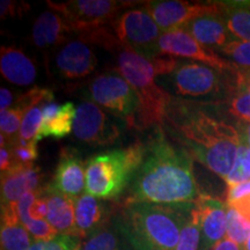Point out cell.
<instances>
[{"instance_id":"cell-1","label":"cell","mask_w":250,"mask_h":250,"mask_svg":"<svg viewBox=\"0 0 250 250\" xmlns=\"http://www.w3.org/2000/svg\"><path fill=\"white\" fill-rule=\"evenodd\" d=\"M162 130L177 146L226 181L241 144L236 124L218 116L214 104L171 96Z\"/></svg>"},{"instance_id":"cell-2","label":"cell","mask_w":250,"mask_h":250,"mask_svg":"<svg viewBox=\"0 0 250 250\" xmlns=\"http://www.w3.org/2000/svg\"><path fill=\"white\" fill-rule=\"evenodd\" d=\"M198 197L192 158L158 127L146 144L145 159L130 184L125 204H183Z\"/></svg>"},{"instance_id":"cell-3","label":"cell","mask_w":250,"mask_h":250,"mask_svg":"<svg viewBox=\"0 0 250 250\" xmlns=\"http://www.w3.org/2000/svg\"><path fill=\"white\" fill-rule=\"evenodd\" d=\"M193 204H125L112 223L133 250H176Z\"/></svg>"},{"instance_id":"cell-4","label":"cell","mask_w":250,"mask_h":250,"mask_svg":"<svg viewBox=\"0 0 250 250\" xmlns=\"http://www.w3.org/2000/svg\"><path fill=\"white\" fill-rule=\"evenodd\" d=\"M242 73L217 70L198 62L180 59L170 74L159 77L156 83L174 98L205 104L221 105L240 89Z\"/></svg>"},{"instance_id":"cell-5","label":"cell","mask_w":250,"mask_h":250,"mask_svg":"<svg viewBox=\"0 0 250 250\" xmlns=\"http://www.w3.org/2000/svg\"><path fill=\"white\" fill-rule=\"evenodd\" d=\"M146 155V144L95 154L86 162V192L99 199L116 198L132 182Z\"/></svg>"},{"instance_id":"cell-6","label":"cell","mask_w":250,"mask_h":250,"mask_svg":"<svg viewBox=\"0 0 250 250\" xmlns=\"http://www.w3.org/2000/svg\"><path fill=\"white\" fill-rule=\"evenodd\" d=\"M51 11L65 19L71 33L78 35L99 28L111 26L118 14L142 1H115V0H71L66 2L46 1Z\"/></svg>"},{"instance_id":"cell-7","label":"cell","mask_w":250,"mask_h":250,"mask_svg":"<svg viewBox=\"0 0 250 250\" xmlns=\"http://www.w3.org/2000/svg\"><path fill=\"white\" fill-rule=\"evenodd\" d=\"M89 101L136 129L140 101L136 90L117 72L102 73L89 83Z\"/></svg>"},{"instance_id":"cell-8","label":"cell","mask_w":250,"mask_h":250,"mask_svg":"<svg viewBox=\"0 0 250 250\" xmlns=\"http://www.w3.org/2000/svg\"><path fill=\"white\" fill-rule=\"evenodd\" d=\"M111 28L118 41L147 59L159 56L161 30L145 6L122 12L112 21Z\"/></svg>"},{"instance_id":"cell-9","label":"cell","mask_w":250,"mask_h":250,"mask_svg":"<svg viewBox=\"0 0 250 250\" xmlns=\"http://www.w3.org/2000/svg\"><path fill=\"white\" fill-rule=\"evenodd\" d=\"M73 136L88 146L103 147L121 142L122 127L109 112L88 100L78 105Z\"/></svg>"},{"instance_id":"cell-10","label":"cell","mask_w":250,"mask_h":250,"mask_svg":"<svg viewBox=\"0 0 250 250\" xmlns=\"http://www.w3.org/2000/svg\"><path fill=\"white\" fill-rule=\"evenodd\" d=\"M159 56H170L181 59H193L217 70L239 72L240 70L217 52L199 44L184 28L162 33L159 40Z\"/></svg>"},{"instance_id":"cell-11","label":"cell","mask_w":250,"mask_h":250,"mask_svg":"<svg viewBox=\"0 0 250 250\" xmlns=\"http://www.w3.org/2000/svg\"><path fill=\"white\" fill-rule=\"evenodd\" d=\"M146 9L154 19L161 33L183 28L193 19L206 13L220 11L219 2L208 4H192L183 0H161V1H145Z\"/></svg>"},{"instance_id":"cell-12","label":"cell","mask_w":250,"mask_h":250,"mask_svg":"<svg viewBox=\"0 0 250 250\" xmlns=\"http://www.w3.org/2000/svg\"><path fill=\"white\" fill-rule=\"evenodd\" d=\"M56 71L62 80L78 81L89 77L98 66L92 46L78 39L64 43L55 57Z\"/></svg>"},{"instance_id":"cell-13","label":"cell","mask_w":250,"mask_h":250,"mask_svg":"<svg viewBox=\"0 0 250 250\" xmlns=\"http://www.w3.org/2000/svg\"><path fill=\"white\" fill-rule=\"evenodd\" d=\"M201 226L199 250H212L227 233V205L208 195L201 193L195 201Z\"/></svg>"},{"instance_id":"cell-14","label":"cell","mask_w":250,"mask_h":250,"mask_svg":"<svg viewBox=\"0 0 250 250\" xmlns=\"http://www.w3.org/2000/svg\"><path fill=\"white\" fill-rule=\"evenodd\" d=\"M50 184L57 191L73 199L83 195L86 190V164L76 148H62L54 179Z\"/></svg>"},{"instance_id":"cell-15","label":"cell","mask_w":250,"mask_h":250,"mask_svg":"<svg viewBox=\"0 0 250 250\" xmlns=\"http://www.w3.org/2000/svg\"><path fill=\"white\" fill-rule=\"evenodd\" d=\"M183 28L199 44L214 52H218L234 40L221 15V8L218 12L193 19Z\"/></svg>"},{"instance_id":"cell-16","label":"cell","mask_w":250,"mask_h":250,"mask_svg":"<svg viewBox=\"0 0 250 250\" xmlns=\"http://www.w3.org/2000/svg\"><path fill=\"white\" fill-rule=\"evenodd\" d=\"M116 72L132 86L136 93L154 86L158 78L152 59L143 57L127 48L118 51Z\"/></svg>"},{"instance_id":"cell-17","label":"cell","mask_w":250,"mask_h":250,"mask_svg":"<svg viewBox=\"0 0 250 250\" xmlns=\"http://www.w3.org/2000/svg\"><path fill=\"white\" fill-rule=\"evenodd\" d=\"M42 174L35 166H12L1 173V206L18 202L24 193L37 191Z\"/></svg>"},{"instance_id":"cell-18","label":"cell","mask_w":250,"mask_h":250,"mask_svg":"<svg viewBox=\"0 0 250 250\" xmlns=\"http://www.w3.org/2000/svg\"><path fill=\"white\" fill-rule=\"evenodd\" d=\"M48 199L46 221L62 235H76V199L46 184L42 188Z\"/></svg>"},{"instance_id":"cell-19","label":"cell","mask_w":250,"mask_h":250,"mask_svg":"<svg viewBox=\"0 0 250 250\" xmlns=\"http://www.w3.org/2000/svg\"><path fill=\"white\" fill-rule=\"evenodd\" d=\"M77 109L72 102L59 105L51 102L42 107V122H41L36 142L44 138H64L73 131Z\"/></svg>"},{"instance_id":"cell-20","label":"cell","mask_w":250,"mask_h":250,"mask_svg":"<svg viewBox=\"0 0 250 250\" xmlns=\"http://www.w3.org/2000/svg\"><path fill=\"white\" fill-rule=\"evenodd\" d=\"M0 72L8 83L22 87L33 85L37 77L34 62L17 46H1Z\"/></svg>"},{"instance_id":"cell-21","label":"cell","mask_w":250,"mask_h":250,"mask_svg":"<svg viewBox=\"0 0 250 250\" xmlns=\"http://www.w3.org/2000/svg\"><path fill=\"white\" fill-rule=\"evenodd\" d=\"M71 33L65 19L54 11H45L39 15L31 30L34 45L39 49H50L64 44Z\"/></svg>"},{"instance_id":"cell-22","label":"cell","mask_w":250,"mask_h":250,"mask_svg":"<svg viewBox=\"0 0 250 250\" xmlns=\"http://www.w3.org/2000/svg\"><path fill=\"white\" fill-rule=\"evenodd\" d=\"M107 217V208L101 199L83 193L76 199V235L87 239L108 223Z\"/></svg>"},{"instance_id":"cell-23","label":"cell","mask_w":250,"mask_h":250,"mask_svg":"<svg viewBox=\"0 0 250 250\" xmlns=\"http://www.w3.org/2000/svg\"><path fill=\"white\" fill-rule=\"evenodd\" d=\"M219 4L234 40L250 42V1H220Z\"/></svg>"},{"instance_id":"cell-24","label":"cell","mask_w":250,"mask_h":250,"mask_svg":"<svg viewBox=\"0 0 250 250\" xmlns=\"http://www.w3.org/2000/svg\"><path fill=\"white\" fill-rule=\"evenodd\" d=\"M124 241L114 223H107L87 237L81 250H125Z\"/></svg>"},{"instance_id":"cell-25","label":"cell","mask_w":250,"mask_h":250,"mask_svg":"<svg viewBox=\"0 0 250 250\" xmlns=\"http://www.w3.org/2000/svg\"><path fill=\"white\" fill-rule=\"evenodd\" d=\"M34 242L33 236L22 224L1 225L0 250H28Z\"/></svg>"},{"instance_id":"cell-26","label":"cell","mask_w":250,"mask_h":250,"mask_svg":"<svg viewBox=\"0 0 250 250\" xmlns=\"http://www.w3.org/2000/svg\"><path fill=\"white\" fill-rule=\"evenodd\" d=\"M218 54L235 65L243 74L250 73V42L233 40Z\"/></svg>"},{"instance_id":"cell-27","label":"cell","mask_w":250,"mask_h":250,"mask_svg":"<svg viewBox=\"0 0 250 250\" xmlns=\"http://www.w3.org/2000/svg\"><path fill=\"white\" fill-rule=\"evenodd\" d=\"M199 246H201V226H199L198 210L195 203L182 228L176 250H199Z\"/></svg>"},{"instance_id":"cell-28","label":"cell","mask_w":250,"mask_h":250,"mask_svg":"<svg viewBox=\"0 0 250 250\" xmlns=\"http://www.w3.org/2000/svg\"><path fill=\"white\" fill-rule=\"evenodd\" d=\"M250 180V147L245 143L241 137V144L237 148L236 159L234 166L230 170L229 175L227 176L226 182L228 186H234L247 182Z\"/></svg>"},{"instance_id":"cell-29","label":"cell","mask_w":250,"mask_h":250,"mask_svg":"<svg viewBox=\"0 0 250 250\" xmlns=\"http://www.w3.org/2000/svg\"><path fill=\"white\" fill-rule=\"evenodd\" d=\"M227 239L243 246L250 237V221L243 218L235 208L227 206Z\"/></svg>"},{"instance_id":"cell-30","label":"cell","mask_w":250,"mask_h":250,"mask_svg":"<svg viewBox=\"0 0 250 250\" xmlns=\"http://www.w3.org/2000/svg\"><path fill=\"white\" fill-rule=\"evenodd\" d=\"M52 100H54V93H52L51 89L34 87V88H30L23 95L15 100L12 108H18L27 114L30 109L40 107V105L43 107L48 103H51Z\"/></svg>"},{"instance_id":"cell-31","label":"cell","mask_w":250,"mask_h":250,"mask_svg":"<svg viewBox=\"0 0 250 250\" xmlns=\"http://www.w3.org/2000/svg\"><path fill=\"white\" fill-rule=\"evenodd\" d=\"M37 143L39 142L36 140L24 142L19 138L18 143L9 148L12 154V166H33L39 156Z\"/></svg>"},{"instance_id":"cell-32","label":"cell","mask_w":250,"mask_h":250,"mask_svg":"<svg viewBox=\"0 0 250 250\" xmlns=\"http://www.w3.org/2000/svg\"><path fill=\"white\" fill-rule=\"evenodd\" d=\"M221 105H226L228 114L235 117L237 122L250 123V94L245 89L240 88L232 99Z\"/></svg>"},{"instance_id":"cell-33","label":"cell","mask_w":250,"mask_h":250,"mask_svg":"<svg viewBox=\"0 0 250 250\" xmlns=\"http://www.w3.org/2000/svg\"><path fill=\"white\" fill-rule=\"evenodd\" d=\"M83 239L73 235L58 234L49 241H36L28 250H81Z\"/></svg>"},{"instance_id":"cell-34","label":"cell","mask_w":250,"mask_h":250,"mask_svg":"<svg viewBox=\"0 0 250 250\" xmlns=\"http://www.w3.org/2000/svg\"><path fill=\"white\" fill-rule=\"evenodd\" d=\"M41 122H42V108L35 107L30 109L24 115L22 120L19 138L24 140V142H34V140H36Z\"/></svg>"},{"instance_id":"cell-35","label":"cell","mask_w":250,"mask_h":250,"mask_svg":"<svg viewBox=\"0 0 250 250\" xmlns=\"http://www.w3.org/2000/svg\"><path fill=\"white\" fill-rule=\"evenodd\" d=\"M27 228L28 232L33 236L34 241H49V240L55 239L58 235L55 228L50 225L46 219L43 220H35L31 219L26 225H23Z\"/></svg>"},{"instance_id":"cell-36","label":"cell","mask_w":250,"mask_h":250,"mask_svg":"<svg viewBox=\"0 0 250 250\" xmlns=\"http://www.w3.org/2000/svg\"><path fill=\"white\" fill-rule=\"evenodd\" d=\"M46 215H48V199H46V196L42 188H40L37 190L35 202L31 205L30 217L31 219H35V220H43V219H46Z\"/></svg>"},{"instance_id":"cell-37","label":"cell","mask_w":250,"mask_h":250,"mask_svg":"<svg viewBox=\"0 0 250 250\" xmlns=\"http://www.w3.org/2000/svg\"><path fill=\"white\" fill-rule=\"evenodd\" d=\"M0 17L1 19L21 17L24 13V8H29V5L24 2L11 1V0H2L0 2Z\"/></svg>"},{"instance_id":"cell-38","label":"cell","mask_w":250,"mask_h":250,"mask_svg":"<svg viewBox=\"0 0 250 250\" xmlns=\"http://www.w3.org/2000/svg\"><path fill=\"white\" fill-rule=\"evenodd\" d=\"M250 195V180L247 182L227 187L226 204H232Z\"/></svg>"},{"instance_id":"cell-39","label":"cell","mask_w":250,"mask_h":250,"mask_svg":"<svg viewBox=\"0 0 250 250\" xmlns=\"http://www.w3.org/2000/svg\"><path fill=\"white\" fill-rule=\"evenodd\" d=\"M227 206L235 208L243 218H246L247 220L250 221V195L245 197V198L240 199V201L234 202L232 204H226Z\"/></svg>"},{"instance_id":"cell-40","label":"cell","mask_w":250,"mask_h":250,"mask_svg":"<svg viewBox=\"0 0 250 250\" xmlns=\"http://www.w3.org/2000/svg\"><path fill=\"white\" fill-rule=\"evenodd\" d=\"M14 102V96L11 90L5 88V87H1V89H0V109H1V111L11 109L13 107Z\"/></svg>"},{"instance_id":"cell-41","label":"cell","mask_w":250,"mask_h":250,"mask_svg":"<svg viewBox=\"0 0 250 250\" xmlns=\"http://www.w3.org/2000/svg\"><path fill=\"white\" fill-rule=\"evenodd\" d=\"M0 156H1V160H0V170H1V173H5L12 166L11 149L8 147H1V149H0Z\"/></svg>"},{"instance_id":"cell-42","label":"cell","mask_w":250,"mask_h":250,"mask_svg":"<svg viewBox=\"0 0 250 250\" xmlns=\"http://www.w3.org/2000/svg\"><path fill=\"white\" fill-rule=\"evenodd\" d=\"M212 250H242V247L226 237L220 243H218Z\"/></svg>"},{"instance_id":"cell-43","label":"cell","mask_w":250,"mask_h":250,"mask_svg":"<svg viewBox=\"0 0 250 250\" xmlns=\"http://www.w3.org/2000/svg\"><path fill=\"white\" fill-rule=\"evenodd\" d=\"M237 127H239L240 133H241L242 139L250 147V123H243V122H237Z\"/></svg>"},{"instance_id":"cell-44","label":"cell","mask_w":250,"mask_h":250,"mask_svg":"<svg viewBox=\"0 0 250 250\" xmlns=\"http://www.w3.org/2000/svg\"><path fill=\"white\" fill-rule=\"evenodd\" d=\"M240 88L245 89L247 93L250 94V73L248 74L242 73V83H241V86H240Z\"/></svg>"},{"instance_id":"cell-45","label":"cell","mask_w":250,"mask_h":250,"mask_svg":"<svg viewBox=\"0 0 250 250\" xmlns=\"http://www.w3.org/2000/svg\"><path fill=\"white\" fill-rule=\"evenodd\" d=\"M242 250H250V237L247 240V242L242 246Z\"/></svg>"}]
</instances>
